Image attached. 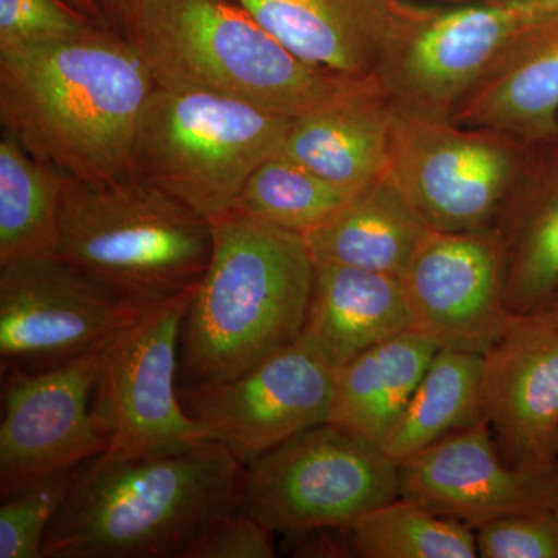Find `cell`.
I'll list each match as a JSON object with an SVG mask.
<instances>
[{"instance_id":"1","label":"cell","mask_w":558,"mask_h":558,"mask_svg":"<svg viewBox=\"0 0 558 558\" xmlns=\"http://www.w3.org/2000/svg\"><path fill=\"white\" fill-rule=\"evenodd\" d=\"M154 87L148 65L116 28L0 51V130L64 178L128 179Z\"/></svg>"},{"instance_id":"2","label":"cell","mask_w":558,"mask_h":558,"mask_svg":"<svg viewBox=\"0 0 558 558\" xmlns=\"http://www.w3.org/2000/svg\"><path fill=\"white\" fill-rule=\"evenodd\" d=\"M244 465L223 444L154 457L101 453L81 464L43 558H171L240 508Z\"/></svg>"},{"instance_id":"3","label":"cell","mask_w":558,"mask_h":558,"mask_svg":"<svg viewBox=\"0 0 558 558\" xmlns=\"http://www.w3.org/2000/svg\"><path fill=\"white\" fill-rule=\"evenodd\" d=\"M207 271L191 296L179 389L241 376L300 339L315 263L303 236L230 211L213 220Z\"/></svg>"},{"instance_id":"4","label":"cell","mask_w":558,"mask_h":558,"mask_svg":"<svg viewBox=\"0 0 558 558\" xmlns=\"http://www.w3.org/2000/svg\"><path fill=\"white\" fill-rule=\"evenodd\" d=\"M121 35L161 89L218 95L290 119L357 81L301 61L234 0H146Z\"/></svg>"},{"instance_id":"5","label":"cell","mask_w":558,"mask_h":558,"mask_svg":"<svg viewBox=\"0 0 558 558\" xmlns=\"http://www.w3.org/2000/svg\"><path fill=\"white\" fill-rule=\"evenodd\" d=\"M213 252V223L128 178H65L57 255L121 299L148 306L196 289Z\"/></svg>"},{"instance_id":"6","label":"cell","mask_w":558,"mask_h":558,"mask_svg":"<svg viewBox=\"0 0 558 558\" xmlns=\"http://www.w3.org/2000/svg\"><path fill=\"white\" fill-rule=\"evenodd\" d=\"M292 121L248 102L156 86L140 117L132 178L213 222L281 149Z\"/></svg>"},{"instance_id":"7","label":"cell","mask_w":558,"mask_h":558,"mask_svg":"<svg viewBox=\"0 0 558 558\" xmlns=\"http://www.w3.org/2000/svg\"><path fill=\"white\" fill-rule=\"evenodd\" d=\"M399 470L379 442L325 422L244 465L240 509L274 534L347 527L399 498Z\"/></svg>"},{"instance_id":"8","label":"cell","mask_w":558,"mask_h":558,"mask_svg":"<svg viewBox=\"0 0 558 558\" xmlns=\"http://www.w3.org/2000/svg\"><path fill=\"white\" fill-rule=\"evenodd\" d=\"M193 292L143 307L102 348L92 410L106 453L154 457L215 440L180 400V336Z\"/></svg>"},{"instance_id":"9","label":"cell","mask_w":558,"mask_h":558,"mask_svg":"<svg viewBox=\"0 0 558 558\" xmlns=\"http://www.w3.org/2000/svg\"><path fill=\"white\" fill-rule=\"evenodd\" d=\"M558 0H487L413 11L374 78L405 116L450 120L510 40Z\"/></svg>"},{"instance_id":"10","label":"cell","mask_w":558,"mask_h":558,"mask_svg":"<svg viewBox=\"0 0 558 558\" xmlns=\"http://www.w3.org/2000/svg\"><path fill=\"white\" fill-rule=\"evenodd\" d=\"M532 145L508 132L398 110L391 171L438 231H475L497 223Z\"/></svg>"},{"instance_id":"11","label":"cell","mask_w":558,"mask_h":558,"mask_svg":"<svg viewBox=\"0 0 558 558\" xmlns=\"http://www.w3.org/2000/svg\"><path fill=\"white\" fill-rule=\"evenodd\" d=\"M143 307L58 255L0 264L2 373L54 368L97 351Z\"/></svg>"},{"instance_id":"12","label":"cell","mask_w":558,"mask_h":558,"mask_svg":"<svg viewBox=\"0 0 558 558\" xmlns=\"http://www.w3.org/2000/svg\"><path fill=\"white\" fill-rule=\"evenodd\" d=\"M102 348L54 368L3 371L2 499L108 450L92 410Z\"/></svg>"},{"instance_id":"13","label":"cell","mask_w":558,"mask_h":558,"mask_svg":"<svg viewBox=\"0 0 558 558\" xmlns=\"http://www.w3.org/2000/svg\"><path fill=\"white\" fill-rule=\"evenodd\" d=\"M179 392L190 416L247 465L304 429L332 421L337 371L296 340L234 379Z\"/></svg>"},{"instance_id":"14","label":"cell","mask_w":558,"mask_h":558,"mask_svg":"<svg viewBox=\"0 0 558 558\" xmlns=\"http://www.w3.org/2000/svg\"><path fill=\"white\" fill-rule=\"evenodd\" d=\"M416 332L439 349L486 354L508 328L506 259L497 229L429 230L403 271Z\"/></svg>"},{"instance_id":"15","label":"cell","mask_w":558,"mask_h":558,"mask_svg":"<svg viewBox=\"0 0 558 558\" xmlns=\"http://www.w3.org/2000/svg\"><path fill=\"white\" fill-rule=\"evenodd\" d=\"M399 478L400 498L476 531L558 506V464L545 472L506 464L487 421L400 462Z\"/></svg>"},{"instance_id":"16","label":"cell","mask_w":558,"mask_h":558,"mask_svg":"<svg viewBox=\"0 0 558 558\" xmlns=\"http://www.w3.org/2000/svg\"><path fill=\"white\" fill-rule=\"evenodd\" d=\"M484 409L506 464H558V328L539 314L512 315L484 354Z\"/></svg>"},{"instance_id":"17","label":"cell","mask_w":558,"mask_h":558,"mask_svg":"<svg viewBox=\"0 0 558 558\" xmlns=\"http://www.w3.org/2000/svg\"><path fill=\"white\" fill-rule=\"evenodd\" d=\"M290 53L347 78H371L414 5L403 0H234Z\"/></svg>"},{"instance_id":"18","label":"cell","mask_w":558,"mask_h":558,"mask_svg":"<svg viewBox=\"0 0 558 558\" xmlns=\"http://www.w3.org/2000/svg\"><path fill=\"white\" fill-rule=\"evenodd\" d=\"M398 109L374 76L301 113L282 142L290 159L357 194L391 167Z\"/></svg>"},{"instance_id":"19","label":"cell","mask_w":558,"mask_h":558,"mask_svg":"<svg viewBox=\"0 0 558 558\" xmlns=\"http://www.w3.org/2000/svg\"><path fill=\"white\" fill-rule=\"evenodd\" d=\"M450 120L508 132L529 145L558 138V9L510 40Z\"/></svg>"},{"instance_id":"20","label":"cell","mask_w":558,"mask_h":558,"mask_svg":"<svg viewBox=\"0 0 558 558\" xmlns=\"http://www.w3.org/2000/svg\"><path fill=\"white\" fill-rule=\"evenodd\" d=\"M413 328L400 278L315 263L310 310L299 340L330 368L340 369L366 349Z\"/></svg>"},{"instance_id":"21","label":"cell","mask_w":558,"mask_h":558,"mask_svg":"<svg viewBox=\"0 0 558 558\" xmlns=\"http://www.w3.org/2000/svg\"><path fill=\"white\" fill-rule=\"evenodd\" d=\"M495 229L510 314H534L558 292V138L532 145Z\"/></svg>"},{"instance_id":"22","label":"cell","mask_w":558,"mask_h":558,"mask_svg":"<svg viewBox=\"0 0 558 558\" xmlns=\"http://www.w3.org/2000/svg\"><path fill=\"white\" fill-rule=\"evenodd\" d=\"M429 230L389 168L304 241L314 263L400 278Z\"/></svg>"},{"instance_id":"23","label":"cell","mask_w":558,"mask_h":558,"mask_svg":"<svg viewBox=\"0 0 558 558\" xmlns=\"http://www.w3.org/2000/svg\"><path fill=\"white\" fill-rule=\"evenodd\" d=\"M439 351L416 330L366 349L337 369L333 424L381 442Z\"/></svg>"},{"instance_id":"24","label":"cell","mask_w":558,"mask_h":558,"mask_svg":"<svg viewBox=\"0 0 558 558\" xmlns=\"http://www.w3.org/2000/svg\"><path fill=\"white\" fill-rule=\"evenodd\" d=\"M484 355L439 349L410 402L380 447L405 461L440 439L487 421L484 409Z\"/></svg>"},{"instance_id":"25","label":"cell","mask_w":558,"mask_h":558,"mask_svg":"<svg viewBox=\"0 0 558 558\" xmlns=\"http://www.w3.org/2000/svg\"><path fill=\"white\" fill-rule=\"evenodd\" d=\"M64 182L0 130V264L57 255Z\"/></svg>"},{"instance_id":"26","label":"cell","mask_w":558,"mask_h":558,"mask_svg":"<svg viewBox=\"0 0 558 558\" xmlns=\"http://www.w3.org/2000/svg\"><path fill=\"white\" fill-rule=\"evenodd\" d=\"M352 196L279 149L252 172L231 211L304 238Z\"/></svg>"},{"instance_id":"27","label":"cell","mask_w":558,"mask_h":558,"mask_svg":"<svg viewBox=\"0 0 558 558\" xmlns=\"http://www.w3.org/2000/svg\"><path fill=\"white\" fill-rule=\"evenodd\" d=\"M344 529L348 550L362 558L480 557L475 529L396 498Z\"/></svg>"},{"instance_id":"28","label":"cell","mask_w":558,"mask_h":558,"mask_svg":"<svg viewBox=\"0 0 558 558\" xmlns=\"http://www.w3.org/2000/svg\"><path fill=\"white\" fill-rule=\"evenodd\" d=\"M76 469L36 481L2 499L0 558H43L47 531L68 498Z\"/></svg>"},{"instance_id":"29","label":"cell","mask_w":558,"mask_h":558,"mask_svg":"<svg viewBox=\"0 0 558 558\" xmlns=\"http://www.w3.org/2000/svg\"><path fill=\"white\" fill-rule=\"evenodd\" d=\"M95 27L62 0H0V51L50 46Z\"/></svg>"},{"instance_id":"30","label":"cell","mask_w":558,"mask_h":558,"mask_svg":"<svg viewBox=\"0 0 558 558\" xmlns=\"http://www.w3.org/2000/svg\"><path fill=\"white\" fill-rule=\"evenodd\" d=\"M480 557L558 558V506L478 529Z\"/></svg>"},{"instance_id":"31","label":"cell","mask_w":558,"mask_h":558,"mask_svg":"<svg viewBox=\"0 0 558 558\" xmlns=\"http://www.w3.org/2000/svg\"><path fill=\"white\" fill-rule=\"evenodd\" d=\"M274 532L240 508L209 521L180 558H274Z\"/></svg>"},{"instance_id":"32","label":"cell","mask_w":558,"mask_h":558,"mask_svg":"<svg viewBox=\"0 0 558 558\" xmlns=\"http://www.w3.org/2000/svg\"><path fill=\"white\" fill-rule=\"evenodd\" d=\"M145 2L146 0H100L110 27L120 33Z\"/></svg>"},{"instance_id":"33","label":"cell","mask_w":558,"mask_h":558,"mask_svg":"<svg viewBox=\"0 0 558 558\" xmlns=\"http://www.w3.org/2000/svg\"><path fill=\"white\" fill-rule=\"evenodd\" d=\"M62 2L68 3L69 7L78 11L80 14L94 22L98 27L112 28L109 25L105 11H102L100 0H62Z\"/></svg>"},{"instance_id":"34","label":"cell","mask_w":558,"mask_h":558,"mask_svg":"<svg viewBox=\"0 0 558 558\" xmlns=\"http://www.w3.org/2000/svg\"><path fill=\"white\" fill-rule=\"evenodd\" d=\"M534 314L542 315L543 318L548 319V322L556 325L558 328V292L548 301L545 307H542L538 312H534Z\"/></svg>"}]
</instances>
